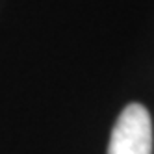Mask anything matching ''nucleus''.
<instances>
[{"mask_svg":"<svg viewBox=\"0 0 154 154\" xmlns=\"http://www.w3.org/2000/svg\"><path fill=\"white\" fill-rule=\"evenodd\" d=\"M108 154H152V123L147 108L134 102L121 112Z\"/></svg>","mask_w":154,"mask_h":154,"instance_id":"f257e3e1","label":"nucleus"}]
</instances>
